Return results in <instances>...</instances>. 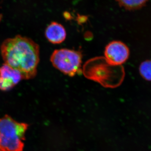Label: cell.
I'll return each mask as SVG.
<instances>
[{
  "label": "cell",
  "mask_w": 151,
  "mask_h": 151,
  "mask_svg": "<svg viewBox=\"0 0 151 151\" xmlns=\"http://www.w3.org/2000/svg\"><path fill=\"white\" fill-rule=\"evenodd\" d=\"M5 64L19 71L23 79L29 80L37 74L40 47L31 39L20 35L6 39L1 45Z\"/></svg>",
  "instance_id": "cell-1"
},
{
  "label": "cell",
  "mask_w": 151,
  "mask_h": 151,
  "mask_svg": "<svg viewBox=\"0 0 151 151\" xmlns=\"http://www.w3.org/2000/svg\"><path fill=\"white\" fill-rule=\"evenodd\" d=\"M85 77L105 87L114 88L122 83L124 76L122 65H111L105 57H97L88 60L82 70Z\"/></svg>",
  "instance_id": "cell-2"
},
{
  "label": "cell",
  "mask_w": 151,
  "mask_h": 151,
  "mask_svg": "<svg viewBox=\"0 0 151 151\" xmlns=\"http://www.w3.org/2000/svg\"><path fill=\"white\" fill-rule=\"evenodd\" d=\"M29 125L6 115L0 119V151H23Z\"/></svg>",
  "instance_id": "cell-3"
},
{
  "label": "cell",
  "mask_w": 151,
  "mask_h": 151,
  "mask_svg": "<svg viewBox=\"0 0 151 151\" xmlns=\"http://www.w3.org/2000/svg\"><path fill=\"white\" fill-rule=\"evenodd\" d=\"M82 54L68 49L55 50L50 57L52 64L63 73L73 77L82 72Z\"/></svg>",
  "instance_id": "cell-4"
},
{
  "label": "cell",
  "mask_w": 151,
  "mask_h": 151,
  "mask_svg": "<svg viewBox=\"0 0 151 151\" xmlns=\"http://www.w3.org/2000/svg\"><path fill=\"white\" fill-rule=\"evenodd\" d=\"M105 58L109 63L120 66L125 63L129 57L128 47L120 41H113L105 47Z\"/></svg>",
  "instance_id": "cell-5"
},
{
  "label": "cell",
  "mask_w": 151,
  "mask_h": 151,
  "mask_svg": "<svg viewBox=\"0 0 151 151\" xmlns=\"http://www.w3.org/2000/svg\"><path fill=\"white\" fill-rule=\"evenodd\" d=\"M23 78L19 71L4 63L0 67V90L7 91L15 87Z\"/></svg>",
  "instance_id": "cell-6"
},
{
  "label": "cell",
  "mask_w": 151,
  "mask_h": 151,
  "mask_svg": "<svg viewBox=\"0 0 151 151\" xmlns=\"http://www.w3.org/2000/svg\"><path fill=\"white\" fill-rule=\"evenodd\" d=\"M47 39L50 43L58 44L63 42L66 37V32L63 26L56 22H52L45 31Z\"/></svg>",
  "instance_id": "cell-7"
},
{
  "label": "cell",
  "mask_w": 151,
  "mask_h": 151,
  "mask_svg": "<svg viewBox=\"0 0 151 151\" xmlns=\"http://www.w3.org/2000/svg\"><path fill=\"white\" fill-rule=\"evenodd\" d=\"M149 0H116L119 6L125 9L134 11L140 9L145 5Z\"/></svg>",
  "instance_id": "cell-8"
},
{
  "label": "cell",
  "mask_w": 151,
  "mask_h": 151,
  "mask_svg": "<svg viewBox=\"0 0 151 151\" xmlns=\"http://www.w3.org/2000/svg\"><path fill=\"white\" fill-rule=\"evenodd\" d=\"M141 76L147 81H151V60H147L142 63L139 68Z\"/></svg>",
  "instance_id": "cell-9"
},
{
  "label": "cell",
  "mask_w": 151,
  "mask_h": 151,
  "mask_svg": "<svg viewBox=\"0 0 151 151\" xmlns=\"http://www.w3.org/2000/svg\"><path fill=\"white\" fill-rule=\"evenodd\" d=\"M2 19V15L0 14V22L1 21Z\"/></svg>",
  "instance_id": "cell-10"
}]
</instances>
